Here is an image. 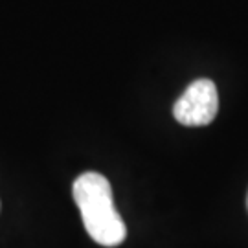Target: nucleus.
<instances>
[{
  "instance_id": "f257e3e1",
  "label": "nucleus",
  "mask_w": 248,
  "mask_h": 248,
  "mask_svg": "<svg viewBox=\"0 0 248 248\" xmlns=\"http://www.w3.org/2000/svg\"><path fill=\"white\" fill-rule=\"evenodd\" d=\"M72 193L90 237L101 247H120L127 228L114 206L110 182L101 173L89 171L76 178Z\"/></svg>"
},
{
  "instance_id": "f03ea898",
  "label": "nucleus",
  "mask_w": 248,
  "mask_h": 248,
  "mask_svg": "<svg viewBox=\"0 0 248 248\" xmlns=\"http://www.w3.org/2000/svg\"><path fill=\"white\" fill-rule=\"evenodd\" d=\"M219 110V94L212 79L193 81L173 107V116L180 125L201 127L212 124Z\"/></svg>"
},
{
  "instance_id": "7ed1b4c3",
  "label": "nucleus",
  "mask_w": 248,
  "mask_h": 248,
  "mask_svg": "<svg viewBox=\"0 0 248 248\" xmlns=\"http://www.w3.org/2000/svg\"><path fill=\"white\" fill-rule=\"evenodd\" d=\"M247 208H248V197H247Z\"/></svg>"
}]
</instances>
